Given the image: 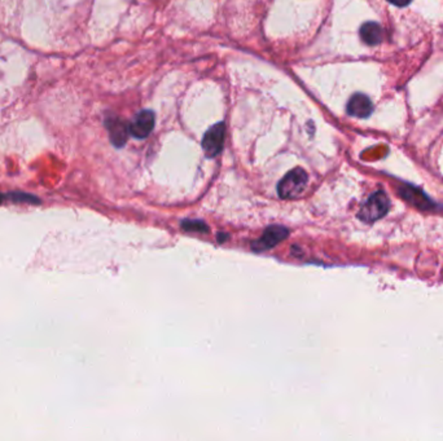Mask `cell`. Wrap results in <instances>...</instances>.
Returning <instances> with one entry per match:
<instances>
[{"mask_svg": "<svg viewBox=\"0 0 443 441\" xmlns=\"http://www.w3.org/2000/svg\"><path fill=\"white\" fill-rule=\"evenodd\" d=\"M307 181H309L307 172L301 167L289 171L278 185L279 197L282 200L297 198L298 196L302 194L307 185Z\"/></svg>", "mask_w": 443, "mask_h": 441, "instance_id": "6da1fadb", "label": "cell"}, {"mask_svg": "<svg viewBox=\"0 0 443 441\" xmlns=\"http://www.w3.org/2000/svg\"><path fill=\"white\" fill-rule=\"evenodd\" d=\"M390 210V200L385 191H379L365 200L362 209L359 211V219L364 223H373L381 219Z\"/></svg>", "mask_w": 443, "mask_h": 441, "instance_id": "7a4b0ae2", "label": "cell"}, {"mask_svg": "<svg viewBox=\"0 0 443 441\" xmlns=\"http://www.w3.org/2000/svg\"><path fill=\"white\" fill-rule=\"evenodd\" d=\"M224 133H226V126L224 123H217L212 129H209L205 133L202 139V149L208 157H217L222 149H223V142H224Z\"/></svg>", "mask_w": 443, "mask_h": 441, "instance_id": "3957f363", "label": "cell"}, {"mask_svg": "<svg viewBox=\"0 0 443 441\" xmlns=\"http://www.w3.org/2000/svg\"><path fill=\"white\" fill-rule=\"evenodd\" d=\"M289 234V231L282 227V225H271L269 227L262 237L254 241L252 243V249L257 252L261 251L270 250L272 247H275L276 245H279L282 241L285 240Z\"/></svg>", "mask_w": 443, "mask_h": 441, "instance_id": "277c9868", "label": "cell"}, {"mask_svg": "<svg viewBox=\"0 0 443 441\" xmlns=\"http://www.w3.org/2000/svg\"><path fill=\"white\" fill-rule=\"evenodd\" d=\"M154 127V113L151 111H143L135 117L129 126V132L135 139H145L151 135Z\"/></svg>", "mask_w": 443, "mask_h": 441, "instance_id": "5b68a950", "label": "cell"}, {"mask_svg": "<svg viewBox=\"0 0 443 441\" xmlns=\"http://www.w3.org/2000/svg\"><path fill=\"white\" fill-rule=\"evenodd\" d=\"M107 129L109 131V136H111V144L117 148H122L129 136V126H126L120 118H114L111 117L105 120Z\"/></svg>", "mask_w": 443, "mask_h": 441, "instance_id": "8992f818", "label": "cell"}, {"mask_svg": "<svg viewBox=\"0 0 443 441\" xmlns=\"http://www.w3.org/2000/svg\"><path fill=\"white\" fill-rule=\"evenodd\" d=\"M347 113L356 118H367L372 113V102L362 93H355L347 102Z\"/></svg>", "mask_w": 443, "mask_h": 441, "instance_id": "52a82bcc", "label": "cell"}, {"mask_svg": "<svg viewBox=\"0 0 443 441\" xmlns=\"http://www.w3.org/2000/svg\"><path fill=\"white\" fill-rule=\"evenodd\" d=\"M361 38L368 46H377L383 40L381 26L376 22H365L361 28Z\"/></svg>", "mask_w": 443, "mask_h": 441, "instance_id": "ba28073f", "label": "cell"}, {"mask_svg": "<svg viewBox=\"0 0 443 441\" xmlns=\"http://www.w3.org/2000/svg\"><path fill=\"white\" fill-rule=\"evenodd\" d=\"M6 196H7V198H10V200L16 202V203H20V202H26V203H33V205H39L41 203V200L38 197L31 196L28 193H24V191H12V193H8Z\"/></svg>", "mask_w": 443, "mask_h": 441, "instance_id": "9c48e42d", "label": "cell"}, {"mask_svg": "<svg viewBox=\"0 0 443 441\" xmlns=\"http://www.w3.org/2000/svg\"><path fill=\"white\" fill-rule=\"evenodd\" d=\"M181 227H183L186 231H208V227H206L205 223L201 220H184L181 223Z\"/></svg>", "mask_w": 443, "mask_h": 441, "instance_id": "30bf717a", "label": "cell"}, {"mask_svg": "<svg viewBox=\"0 0 443 441\" xmlns=\"http://www.w3.org/2000/svg\"><path fill=\"white\" fill-rule=\"evenodd\" d=\"M389 1L397 7H403V6H407L411 3V0H389Z\"/></svg>", "mask_w": 443, "mask_h": 441, "instance_id": "8fae6325", "label": "cell"}, {"mask_svg": "<svg viewBox=\"0 0 443 441\" xmlns=\"http://www.w3.org/2000/svg\"><path fill=\"white\" fill-rule=\"evenodd\" d=\"M6 198H7V196H6V194H3V193H0V203H1L3 200H6Z\"/></svg>", "mask_w": 443, "mask_h": 441, "instance_id": "7c38bea8", "label": "cell"}]
</instances>
